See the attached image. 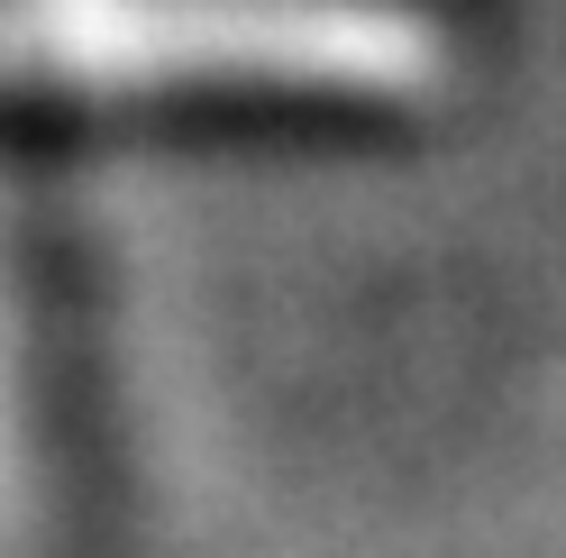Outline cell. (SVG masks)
Masks as SVG:
<instances>
[]
</instances>
